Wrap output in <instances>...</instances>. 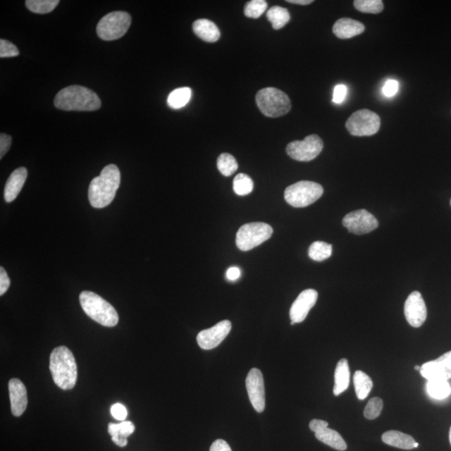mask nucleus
<instances>
[{
    "mask_svg": "<svg viewBox=\"0 0 451 451\" xmlns=\"http://www.w3.org/2000/svg\"><path fill=\"white\" fill-rule=\"evenodd\" d=\"M11 141V135L4 133L0 135V158H1V159L8 151L10 150Z\"/></svg>",
    "mask_w": 451,
    "mask_h": 451,
    "instance_id": "40",
    "label": "nucleus"
},
{
    "mask_svg": "<svg viewBox=\"0 0 451 451\" xmlns=\"http://www.w3.org/2000/svg\"><path fill=\"white\" fill-rule=\"evenodd\" d=\"M233 190L238 196H247L254 190V182L249 175L238 174L233 180Z\"/></svg>",
    "mask_w": 451,
    "mask_h": 451,
    "instance_id": "32",
    "label": "nucleus"
},
{
    "mask_svg": "<svg viewBox=\"0 0 451 451\" xmlns=\"http://www.w3.org/2000/svg\"><path fill=\"white\" fill-rule=\"evenodd\" d=\"M130 24L132 17L128 12H111L98 23L97 32L101 39L111 42L123 37L128 32Z\"/></svg>",
    "mask_w": 451,
    "mask_h": 451,
    "instance_id": "7",
    "label": "nucleus"
},
{
    "mask_svg": "<svg viewBox=\"0 0 451 451\" xmlns=\"http://www.w3.org/2000/svg\"><path fill=\"white\" fill-rule=\"evenodd\" d=\"M354 385L358 399L364 400L372 390L373 381L367 373L358 371L354 373Z\"/></svg>",
    "mask_w": 451,
    "mask_h": 451,
    "instance_id": "25",
    "label": "nucleus"
},
{
    "mask_svg": "<svg viewBox=\"0 0 451 451\" xmlns=\"http://www.w3.org/2000/svg\"><path fill=\"white\" fill-rule=\"evenodd\" d=\"M383 400L381 398H373L369 401L364 409V417L368 419H374L381 416L383 409Z\"/></svg>",
    "mask_w": 451,
    "mask_h": 451,
    "instance_id": "35",
    "label": "nucleus"
},
{
    "mask_svg": "<svg viewBox=\"0 0 451 451\" xmlns=\"http://www.w3.org/2000/svg\"><path fill=\"white\" fill-rule=\"evenodd\" d=\"M19 55V49H17L15 44L8 42L6 39H0V57H16Z\"/></svg>",
    "mask_w": 451,
    "mask_h": 451,
    "instance_id": "36",
    "label": "nucleus"
},
{
    "mask_svg": "<svg viewBox=\"0 0 451 451\" xmlns=\"http://www.w3.org/2000/svg\"><path fill=\"white\" fill-rule=\"evenodd\" d=\"M365 30V26L362 23L350 19V18H342L336 21L333 27V32L338 39H347L355 37L361 35Z\"/></svg>",
    "mask_w": 451,
    "mask_h": 451,
    "instance_id": "18",
    "label": "nucleus"
},
{
    "mask_svg": "<svg viewBox=\"0 0 451 451\" xmlns=\"http://www.w3.org/2000/svg\"><path fill=\"white\" fill-rule=\"evenodd\" d=\"M120 170L114 164L108 165L99 177L94 178L89 187V201L94 209L110 205L120 187Z\"/></svg>",
    "mask_w": 451,
    "mask_h": 451,
    "instance_id": "1",
    "label": "nucleus"
},
{
    "mask_svg": "<svg viewBox=\"0 0 451 451\" xmlns=\"http://www.w3.org/2000/svg\"><path fill=\"white\" fill-rule=\"evenodd\" d=\"M54 103L57 109L66 111H94L101 106L100 98L93 90L76 85L62 89Z\"/></svg>",
    "mask_w": 451,
    "mask_h": 451,
    "instance_id": "3",
    "label": "nucleus"
},
{
    "mask_svg": "<svg viewBox=\"0 0 451 451\" xmlns=\"http://www.w3.org/2000/svg\"><path fill=\"white\" fill-rule=\"evenodd\" d=\"M232 329V323L223 320L210 328L198 333L197 341L200 348L205 350H214L229 335Z\"/></svg>",
    "mask_w": 451,
    "mask_h": 451,
    "instance_id": "13",
    "label": "nucleus"
},
{
    "mask_svg": "<svg viewBox=\"0 0 451 451\" xmlns=\"http://www.w3.org/2000/svg\"><path fill=\"white\" fill-rule=\"evenodd\" d=\"M449 438H450V445H451V427H450V430Z\"/></svg>",
    "mask_w": 451,
    "mask_h": 451,
    "instance_id": "47",
    "label": "nucleus"
},
{
    "mask_svg": "<svg viewBox=\"0 0 451 451\" xmlns=\"http://www.w3.org/2000/svg\"><path fill=\"white\" fill-rule=\"evenodd\" d=\"M268 20L271 22L274 30H280L290 20V13L287 8L280 6H273L267 12Z\"/></svg>",
    "mask_w": 451,
    "mask_h": 451,
    "instance_id": "28",
    "label": "nucleus"
},
{
    "mask_svg": "<svg viewBox=\"0 0 451 451\" xmlns=\"http://www.w3.org/2000/svg\"><path fill=\"white\" fill-rule=\"evenodd\" d=\"M218 168L224 177H230L238 169L237 161L229 153H223L218 158Z\"/></svg>",
    "mask_w": 451,
    "mask_h": 451,
    "instance_id": "31",
    "label": "nucleus"
},
{
    "mask_svg": "<svg viewBox=\"0 0 451 451\" xmlns=\"http://www.w3.org/2000/svg\"><path fill=\"white\" fill-rule=\"evenodd\" d=\"M323 194L321 185L309 180L291 185L284 192V197L288 204L293 207H305L318 201Z\"/></svg>",
    "mask_w": 451,
    "mask_h": 451,
    "instance_id": "6",
    "label": "nucleus"
},
{
    "mask_svg": "<svg viewBox=\"0 0 451 451\" xmlns=\"http://www.w3.org/2000/svg\"><path fill=\"white\" fill-rule=\"evenodd\" d=\"M111 414L117 421H124L128 416V410L123 404L117 403L111 406Z\"/></svg>",
    "mask_w": 451,
    "mask_h": 451,
    "instance_id": "38",
    "label": "nucleus"
},
{
    "mask_svg": "<svg viewBox=\"0 0 451 451\" xmlns=\"http://www.w3.org/2000/svg\"><path fill=\"white\" fill-rule=\"evenodd\" d=\"M406 320L414 328H419L426 322L427 309L421 293L414 291L410 293L404 304Z\"/></svg>",
    "mask_w": 451,
    "mask_h": 451,
    "instance_id": "14",
    "label": "nucleus"
},
{
    "mask_svg": "<svg viewBox=\"0 0 451 451\" xmlns=\"http://www.w3.org/2000/svg\"><path fill=\"white\" fill-rule=\"evenodd\" d=\"M49 371L54 382L61 390L73 389L78 381V364L75 356L66 346L57 347L49 357Z\"/></svg>",
    "mask_w": 451,
    "mask_h": 451,
    "instance_id": "2",
    "label": "nucleus"
},
{
    "mask_svg": "<svg viewBox=\"0 0 451 451\" xmlns=\"http://www.w3.org/2000/svg\"><path fill=\"white\" fill-rule=\"evenodd\" d=\"M318 292L314 290H306L300 293L296 300L293 302L290 309L291 322L299 323L304 321L309 311L318 299Z\"/></svg>",
    "mask_w": 451,
    "mask_h": 451,
    "instance_id": "16",
    "label": "nucleus"
},
{
    "mask_svg": "<svg viewBox=\"0 0 451 451\" xmlns=\"http://www.w3.org/2000/svg\"><path fill=\"white\" fill-rule=\"evenodd\" d=\"M426 390L433 399L441 400L451 394V387L448 381L431 380L426 383Z\"/></svg>",
    "mask_w": 451,
    "mask_h": 451,
    "instance_id": "26",
    "label": "nucleus"
},
{
    "mask_svg": "<svg viewBox=\"0 0 451 451\" xmlns=\"http://www.w3.org/2000/svg\"><path fill=\"white\" fill-rule=\"evenodd\" d=\"M60 4L58 0H27L25 6L28 10L35 13H48L52 12Z\"/></svg>",
    "mask_w": 451,
    "mask_h": 451,
    "instance_id": "30",
    "label": "nucleus"
},
{
    "mask_svg": "<svg viewBox=\"0 0 451 451\" xmlns=\"http://www.w3.org/2000/svg\"><path fill=\"white\" fill-rule=\"evenodd\" d=\"M350 371L348 360L342 359L338 361L335 372V385L333 395H340L342 392L348 389L350 385Z\"/></svg>",
    "mask_w": 451,
    "mask_h": 451,
    "instance_id": "23",
    "label": "nucleus"
},
{
    "mask_svg": "<svg viewBox=\"0 0 451 451\" xmlns=\"http://www.w3.org/2000/svg\"><path fill=\"white\" fill-rule=\"evenodd\" d=\"M450 205H451V200H450Z\"/></svg>",
    "mask_w": 451,
    "mask_h": 451,
    "instance_id": "48",
    "label": "nucleus"
},
{
    "mask_svg": "<svg viewBox=\"0 0 451 451\" xmlns=\"http://www.w3.org/2000/svg\"><path fill=\"white\" fill-rule=\"evenodd\" d=\"M328 423L324 421H321V419H313L309 423L310 430L315 432H317L319 430L324 427H328Z\"/></svg>",
    "mask_w": 451,
    "mask_h": 451,
    "instance_id": "44",
    "label": "nucleus"
},
{
    "mask_svg": "<svg viewBox=\"0 0 451 451\" xmlns=\"http://www.w3.org/2000/svg\"><path fill=\"white\" fill-rule=\"evenodd\" d=\"M135 426L130 421H121L119 424L110 423L108 426V432L111 436V440L120 447H125L128 443V437L133 434Z\"/></svg>",
    "mask_w": 451,
    "mask_h": 451,
    "instance_id": "21",
    "label": "nucleus"
},
{
    "mask_svg": "<svg viewBox=\"0 0 451 451\" xmlns=\"http://www.w3.org/2000/svg\"><path fill=\"white\" fill-rule=\"evenodd\" d=\"M323 142L317 135H310L303 141L288 144L286 151L292 159L299 161H310L315 159L323 151Z\"/></svg>",
    "mask_w": 451,
    "mask_h": 451,
    "instance_id": "10",
    "label": "nucleus"
},
{
    "mask_svg": "<svg viewBox=\"0 0 451 451\" xmlns=\"http://www.w3.org/2000/svg\"><path fill=\"white\" fill-rule=\"evenodd\" d=\"M28 175L25 168H20L13 171L4 187V200L11 202L19 195Z\"/></svg>",
    "mask_w": 451,
    "mask_h": 451,
    "instance_id": "19",
    "label": "nucleus"
},
{
    "mask_svg": "<svg viewBox=\"0 0 451 451\" xmlns=\"http://www.w3.org/2000/svg\"><path fill=\"white\" fill-rule=\"evenodd\" d=\"M381 125V117L376 112L363 109L352 114L345 125L354 137H371L378 132Z\"/></svg>",
    "mask_w": 451,
    "mask_h": 451,
    "instance_id": "9",
    "label": "nucleus"
},
{
    "mask_svg": "<svg viewBox=\"0 0 451 451\" xmlns=\"http://www.w3.org/2000/svg\"><path fill=\"white\" fill-rule=\"evenodd\" d=\"M382 440L387 445L402 450H412L418 448L419 446V444L414 440L412 436L396 431L383 433Z\"/></svg>",
    "mask_w": 451,
    "mask_h": 451,
    "instance_id": "22",
    "label": "nucleus"
},
{
    "mask_svg": "<svg viewBox=\"0 0 451 451\" xmlns=\"http://www.w3.org/2000/svg\"><path fill=\"white\" fill-rule=\"evenodd\" d=\"M80 303L89 317L105 327H114L119 322V315L114 307L93 292L84 291L80 295Z\"/></svg>",
    "mask_w": 451,
    "mask_h": 451,
    "instance_id": "4",
    "label": "nucleus"
},
{
    "mask_svg": "<svg viewBox=\"0 0 451 451\" xmlns=\"http://www.w3.org/2000/svg\"><path fill=\"white\" fill-rule=\"evenodd\" d=\"M192 89L189 87L178 88L171 92L168 98V106L174 110L186 106L192 98Z\"/></svg>",
    "mask_w": 451,
    "mask_h": 451,
    "instance_id": "27",
    "label": "nucleus"
},
{
    "mask_svg": "<svg viewBox=\"0 0 451 451\" xmlns=\"http://www.w3.org/2000/svg\"><path fill=\"white\" fill-rule=\"evenodd\" d=\"M342 225L352 233L363 235L378 227V220L364 209L351 211L342 219Z\"/></svg>",
    "mask_w": 451,
    "mask_h": 451,
    "instance_id": "11",
    "label": "nucleus"
},
{
    "mask_svg": "<svg viewBox=\"0 0 451 451\" xmlns=\"http://www.w3.org/2000/svg\"><path fill=\"white\" fill-rule=\"evenodd\" d=\"M398 81L395 80H387L385 85H383L382 92L386 97H392L395 96L396 93L398 92Z\"/></svg>",
    "mask_w": 451,
    "mask_h": 451,
    "instance_id": "39",
    "label": "nucleus"
},
{
    "mask_svg": "<svg viewBox=\"0 0 451 451\" xmlns=\"http://www.w3.org/2000/svg\"><path fill=\"white\" fill-rule=\"evenodd\" d=\"M354 6L358 11L364 13H380L383 10L382 0H355Z\"/></svg>",
    "mask_w": 451,
    "mask_h": 451,
    "instance_id": "33",
    "label": "nucleus"
},
{
    "mask_svg": "<svg viewBox=\"0 0 451 451\" xmlns=\"http://www.w3.org/2000/svg\"><path fill=\"white\" fill-rule=\"evenodd\" d=\"M246 388L250 402L256 412H264L266 406L265 385L260 369L254 368L247 373Z\"/></svg>",
    "mask_w": 451,
    "mask_h": 451,
    "instance_id": "12",
    "label": "nucleus"
},
{
    "mask_svg": "<svg viewBox=\"0 0 451 451\" xmlns=\"http://www.w3.org/2000/svg\"><path fill=\"white\" fill-rule=\"evenodd\" d=\"M229 281H236L241 276V270L237 267L229 268L226 273Z\"/></svg>",
    "mask_w": 451,
    "mask_h": 451,
    "instance_id": "43",
    "label": "nucleus"
},
{
    "mask_svg": "<svg viewBox=\"0 0 451 451\" xmlns=\"http://www.w3.org/2000/svg\"><path fill=\"white\" fill-rule=\"evenodd\" d=\"M421 367H419V366H418V365H416V366L414 367V369H416V371H421Z\"/></svg>",
    "mask_w": 451,
    "mask_h": 451,
    "instance_id": "46",
    "label": "nucleus"
},
{
    "mask_svg": "<svg viewBox=\"0 0 451 451\" xmlns=\"http://www.w3.org/2000/svg\"><path fill=\"white\" fill-rule=\"evenodd\" d=\"M8 392L13 416L19 417L25 412L28 405L26 388L19 378H12L8 382Z\"/></svg>",
    "mask_w": 451,
    "mask_h": 451,
    "instance_id": "17",
    "label": "nucleus"
},
{
    "mask_svg": "<svg viewBox=\"0 0 451 451\" xmlns=\"http://www.w3.org/2000/svg\"><path fill=\"white\" fill-rule=\"evenodd\" d=\"M11 286V279L8 278L6 269L0 268V295H4Z\"/></svg>",
    "mask_w": 451,
    "mask_h": 451,
    "instance_id": "41",
    "label": "nucleus"
},
{
    "mask_svg": "<svg viewBox=\"0 0 451 451\" xmlns=\"http://www.w3.org/2000/svg\"><path fill=\"white\" fill-rule=\"evenodd\" d=\"M210 451H232L227 441L216 440L211 444Z\"/></svg>",
    "mask_w": 451,
    "mask_h": 451,
    "instance_id": "42",
    "label": "nucleus"
},
{
    "mask_svg": "<svg viewBox=\"0 0 451 451\" xmlns=\"http://www.w3.org/2000/svg\"><path fill=\"white\" fill-rule=\"evenodd\" d=\"M333 247L324 242H314L309 248V256L311 259L322 261L330 258Z\"/></svg>",
    "mask_w": 451,
    "mask_h": 451,
    "instance_id": "29",
    "label": "nucleus"
},
{
    "mask_svg": "<svg viewBox=\"0 0 451 451\" xmlns=\"http://www.w3.org/2000/svg\"><path fill=\"white\" fill-rule=\"evenodd\" d=\"M192 29L201 39L206 42L215 43L220 39V30L214 22L206 19L197 20L193 23Z\"/></svg>",
    "mask_w": 451,
    "mask_h": 451,
    "instance_id": "20",
    "label": "nucleus"
},
{
    "mask_svg": "<svg viewBox=\"0 0 451 451\" xmlns=\"http://www.w3.org/2000/svg\"><path fill=\"white\" fill-rule=\"evenodd\" d=\"M347 94H348V88L345 85H337L333 89V102L335 104H342L345 101Z\"/></svg>",
    "mask_w": 451,
    "mask_h": 451,
    "instance_id": "37",
    "label": "nucleus"
},
{
    "mask_svg": "<svg viewBox=\"0 0 451 451\" xmlns=\"http://www.w3.org/2000/svg\"><path fill=\"white\" fill-rule=\"evenodd\" d=\"M288 3L300 4V6H308V4H312L313 0H287Z\"/></svg>",
    "mask_w": 451,
    "mask_h": 451,
    "instance_id": "45",
    "label": "nucleus"
},
{
    "mask_svg": "<svg viewBox=\"0 0 451 451\" xmlns=\"http://www.w3.org/2000/svg\"><path fill=\"white\" fill-rule=\"evenodd\" d=\"M273 230L264 223H252L242 225L237 233V247L243 252L254 249L272 237Z\"/></svg>",
    "mask_w": 451,
    "mask_h": 451,
    "instance_id": "8",
    "label": "nucleus"
},
{
    "mask_svg": "<svg viewBox=\"0 0 451 451\" xmlns=\"http://www.w3.org/2000/svg\"><path fill=\"white\" fill-rule=\"evenodd\" d=\"M421 376L427 381H449L451 378V351L440 358L424 364L421 368Z\"/></svg>",
    "mask_w": 451,
    "mask_h": 451,
    "instance_id": "15",
    "label": "nucleus"
},
{
    "mask_svg": "<svg viewBox=\"0 0 451 451\" xmlns=\"http://www.w3.org/2000/svg\"><path fill=\"white\" fill-rule=\"evenodd\" d=\"M257 106L265 116L280 117L291 110V101L288 94L276 88H265L259 90L256 96Z\"/></svg>",
    "mask_w": 451,
    "mask_h": 451,
    "instance_id": "5",
    "label": "nucleus"
},
{
    "mask_svg": "<svg viewBox=\"0 0 451 451\" xmlns=\"http://www.w3.org/2000/svg\"><path fill=\"white\" fill-rule=\"evenodd\" d=\"M268 3L264 0H252L247 2L245 8V15L247 18L258 19L267 11Z\"/></svg>",
    "mask_w": 451,
    "mask_h": 451,
    "instance_id": "34",
    "label": "nucleus"
},
{
    "mask_svg": "<svg viewBox=\"0 0 451 451\" xmlns=\"http://www.w3.org/2000/svg\"><path fill=\"white\" fill-rule=\"evenodd\" d=\"M316 438L322 443L326 444L337 450L344 451L347 449V444L340 433L324 427L321 430L315 432Z\"/></svg>",
    "mask_w": 451,
    "mask_h": 451,
    "instance_id": "24",
    "label": "nucleus"
}]
</instances>
